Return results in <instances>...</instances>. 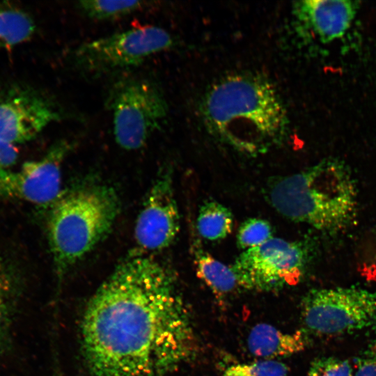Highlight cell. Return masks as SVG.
Wrapping results in <instances>:
<instances>
[{
	"mask_svg": "<svg viewBox=\"0 0 376 376\" xmlns=\"http://www.w3.org/2000/svg\"><path fill=\"white\" fill-rule=\"evenodd\" d=\"M10 290L9 277L0 262V336L3 334L7 323Z\"/></svg>",
	"mask_w": 376,
	"mask_h": 376,
	"instance_id": "obj_21",
	"label": "cell"
},
{
	"mask_svg": "<svg viewBox=\"0 0 376 376\" xmlns=\"http://www.w3.org/2000/svg\"><path fill=\"white\" fill-rule=\"evenodd\" d=\"M62 114L47 95L25 84L0 90V139L13 145L36 138Z\"/></svg>",
	"mask_w": 376,
	"mask_h": 376,
	"instance_id": "obj_9",
	"label": "cell"
},
{
	"mask_svg": "<svg viewBox=\"0 0 376 376\" xmlns=\"http://www.w3.org/2000/svg\"><path fill=\"white\" fill-rule=\"evenodd\" d=\"M358 8L353 1L304 0L295 3L292 15L301 33L328 44L347 33Z\"/></svg>",
	"mask_w": 376,
	"mask_h": 376,
	"instance_id": "obj_12",
	"label": "cell"
},
{
	"mask_svg": "<svg viewBox=\"0 0 376 376\" xmlns=\"http://www.w3.org/2000/svg\"><path fill=\"white\" fill-rule=\"evenodd\" d=\"M17 156L16 146L0 139V169H10L16 162Z\"/></svg>",
	"mask_w": 376,
	"mask_h": 376,
	"instance_id": "obj_23",
	"label": "cell"
},
{
	"mask_svg": "<svg viewBox=\"0 0 376 376\" xmlns=\"http://www.w3.org/2000/svg\"><path fill=\"white\" fill-rule=\"evenodd\" d=\"M266 195L283 217L326 234L347 228L357 213V182L348 165L334 157L276 178L268 185Z\"/></svg>",
	"mask_w": 376,
	"mask_h": 376,
	"instance_id": "obj_3",
	"label": "cell"
},
{
	"mask_svg": "<svg viewBox=\"0 0 376 376\" xmlns=\"http://www.w3.org/2000/svg\"><path fill=\"white\" fill-rule=\"evenodd\" d=\"M180 223L171 173H159L135 224L134 237L140 251L150 253L169 246L179 233Z\"/></svg>",
	"mask_w": 376,
	"mask_h": 376,
	"instance_id": "obj_11",
	"label": "cell"
},
{
	"mask_svg": "<svg viewBox=\"0 0 376 376\" xmlns=\"http://www.w3.org/2000/svg\"><path fill=\"white\" fill-rule=\"evenodd\" d=\"M306 376H321L318 368L314 361L311 364Z\"/></svg>",
	"mask_w": 376,
	"mask_h": 376,
	"instance_id": "obj_24",
	"label": "cell"
},
{
	"mask_svg": "<svg viewBox=\"0 0 376 376\" xmlns=\"http://www.w3.org/2000/svg\"><path fill=\"white\" fill-rule=\"evenodd\" d=\"M310 256L303 242L273 237L243 251L231 267L240 286L271 291L297 284L304 277Z\"/></svg>",
	"mask_w": 376,
	"mask_h": 376,
	"instance_id": "obj_8",
	"label": "cell"
},
{
	"mask_svg": "<svg viewBox=\"0 0 376 376\" xmlns=\"http://www.w3.org/2000/svg\"><path fill=\"white\" fill-rule=\"evenodd\" d=\"M194 263L197 275L217 295H226L240 286L231 267L217 260L208 253L196 249Z\"/></svg>",
	"mask_w": 376,
	"mask_h": 376,
	"instance_id": "obj_15",
	"label": "cell"
},
{
	"mask_svg": "<svg viewBox=\"0 0 376 376\" xmlns=\"http://www.w3.org/2000/svg\"><path fill=\"white\" fill-rule=\"evenodd\" d=\"M173 45L163 28L143 26L81 44L73 50L72 61L83 72L104 75L137 66Z\"/></svg>",
	"mask_w": 376,
	"mask_h": 376,
	"instance_id": "obj_7",
	"label": "cell"
},
{
	"mask_svg": "<svg viewBox=\"0 0 376 376\" xmlns=\"http://www.w3.org/2000/svg\"><path fill=\"white\" fill-rule=\"evenodd\" d=\"M202 113L215 136L248 154L281 143L288 129L287 111L276 89L256 75H234L217 82L204 97Z\"/></svg>",
	"mask_w": 376,
	"mask_h": 376,
	"instance_id": "obj_2",
	"label": "cell"
},
{
	"mask_svg": "<svg viewBox=\"0 0 376 376\" xmlns=\"http://www.w3.org/2000/svg\"><path fill=\"white\" fill-rule=\"evenodd\" d=\"M272 234L269 221L260 218H250L240 225L237 234V244L244 251L266 242L273 237Z\"/></svg>",
	"mask_w": 376,
	"mask_h": 376,
	"instance_id": "obj_18",
	"label": "cell"
},
{
	"mask_svg": "<svg viewBox=\"0 0 376 376\" xmlns=\"http://www.w3.org/2000/svg\"><path fill=\"white\" fill-rule=\"evenodd\" d=\"M288 366L272 359L249 363H237L228 366L223 376H287Z\"/></svg>",
	"mask_w": 376,
	"mask_h": 376,
	"instance_id": "obj_19",
	"label": "cell"
},
{
	"mask_svg": "<svg viewBox=\"0 0 376 376\" xmlns=\"http://www.w3.org/2000/svg\"><path fill=\"white\" fill-rule=\"evenodd\" d=\"M50 206L48 240L62 276L109 234L120 202L112 187L90 184L62 192Z\"/></svg>",
	"mask_w": 376,
	"mask_h": 376,
	"instance_id": "obj_4",
	"label": "cell"
},
{
	"mask_svg": "<svg viewBox=\"0 0 376 376\" xmlns=\"http://www.w3.org/2000/svg\"><path fill=\"white\" fill-rule=\"evenodd\" d=\"M141 1L86 0L78 2L77 7L87 17L95 20H111L127 16L139 10Z\"/></svg>",
	"mask_w": 376,
	"mask_h": 376,
	"instance_id": "obj_17",
	"label": "cell"
},
{
	"mask_svg": "<svg viewBox=\"0 0 376 376\" xmlns=\"http://www.w3.org/2000/svg\"><path fill=\"white\" fill-rule=\"evenodd\" d=\"M353 376H376V345L368 346L356 359Z\"/></svg>",
	"mask_w": 376,
	"mask_h": 376,
	"instance_id": "obj_22",
	"label": "cell"
},
{
	"mask_svg": "<svg viewBox=\"0 0 376 376\" xmlns=\"http://www.w3.org/2000/svg\"><path fill=\"white\" fill-rule=\"evenodd\" d=\"M196 226L203 238L210 241L223 240L232 232L233 216L221 203L205 201L198 210Z\"/></svg>",
	"mask_w": 376,
	"mask_h": 376,
	"instance_id": "obj_16",
	"label": "cell"
},
{
	"mask_svg": "<svg viewBox=\"0 0 376 376\" xmlns=\"http://www.w3.org/2000/svg\"><path fill=\"white\" fill-rule=\"evenodd\" d=\"M321 376H353L350 362L335 357H322L315 360Z\"/></svg>",
	"mask_w": 376,
	"mask_h": 376,
	"instance_id": "obj_20",
	"label": "cell"
},
{
	"mask_svg": "<svg viewBox=\"0 0 376 376\" xmlns=\"http://www.w3.org/2000/svg\"><path fill=\"white\" fill-rule=\"evenodd\" d=\"M71 143L61 140L40 159L24 162L18 170L0 169V196L51 205L61 193V166Z\"/></svg>",
	"mask_w": 376,
	"mask_h": 376,
	"instance_id": "obj_10",
	"label": "cell"
},
{
	"mask_svg": "<svg viewBox=\"0 0 376 376\" xmlns=\"http://www.w3.org/2000/svg\"><path fill=\"white\" fill-rule=\"evenodd\" d=\"M107 107L111 114L116 142L127 150L143 147L160 129L168 116V104L152 80L125 76L111 86Z\"/></svg>",
	"mask_w": 376,
	"mask_h": 376,
	"instance_id": "obj_5",
	"label": "cell"
},
{
	"mask_svg": "<svg viewBox=\"0 0 376 376\" xmlns=\"http://www.w3.org/2000/svg\"><path fill=\"white\" fill-rule=\"evenodd\" d=\"M35 30L34 20L27 12L8 3H0V49L26 42Z\"/></svg>",
	"mask_w": 376,
	"mask_h": 376,
	"instance_id": "obj_14",
	"label": "cell"
},
{
	"mask_svg": "<svg viewBox=\"0 0 376 376\" xmlns=\"http://www.w3.org/2000/svg\"><path fill=\"white\" fill-rule=\"evenodd\" d=\"M301 313L306 328L318 334L376 332V292L357 285L312 289Z\"/></svg>",
	"mask_w": 376,
	"mask_h": 376,
	"instance_id": "obj_6",
	"label": "cell"
},
{
	"mask_svg": "<svg viewBox=\"0 0 376 376\" xmlns=\"http://www.w3.org/2000/svg\"><path fill=\"white\" fill-rule=\"evenodd\" d=\"M81 342L94 376H165L195 352L189 313L169 268L127 256L90 299Z\"/></svg>",
	"mask_w": 376,
	"mask_h": 376,
	"instance_id": "obj_1",
	"label": "cell"
},
{
	"mask_svg": "<svg viewBox=\"0 0 376 376\" xmlns=\"http://www.w3.org/2000/svg\"><path fill=\"white\" fill-rule=\"evenodd\" d=\"M308 343V336L303 330L284 332L266 323L255 325L247 339L250 352L265 358L297 354L304 350Z\"/></svg>",
	"mask_w": 376,
	"mask_h": 376,
	"instance_id": "obj_13",
	"label": "cell"
}]
</instances>
